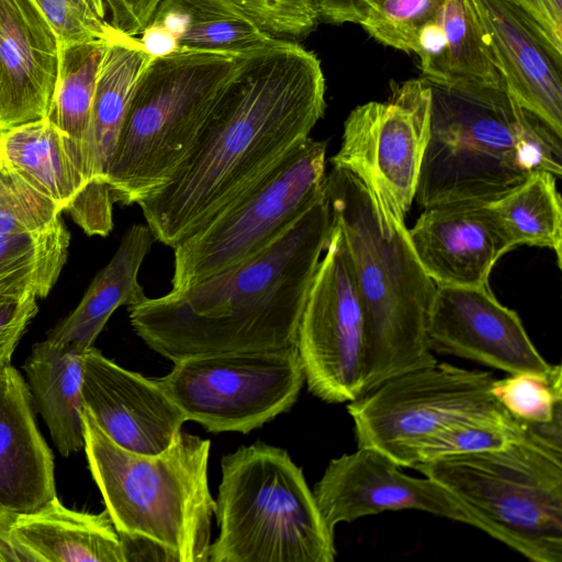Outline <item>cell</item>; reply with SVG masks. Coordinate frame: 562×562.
<instances>
[{
  "mask_svg": "<svg viewBox=\"0 0 562 562\" xmlns=\"http://www.w3.org/2000/svg\"><path fill=\"white\" fill-rule=\"evenodd\" d=\"M318 57L273 37L239 56L235 76L175 178L139 202L155 239L173 248L266 177L323 117Z\"/></svg>",
  "mask_w": 562,
  "mask_h": 562,
  "instance_id": "1",
  "label": "cell"
},
{
  "mask_svg": "<svg viewBox=\"0 0 562 562\" xmlns=\"http://www.w3.org/2000/svg\"><path fill=\"white\" fill-rule=\"evenodd\" d=\"M330 226L325 195L252 258L188 289L128 306L134 331L172 362L295 345Z\"/></svg>",
  "mask_w": 562,
  "mask_h": 562,
  "instance_id": "2",
  "label": "cell"
},
{
  "mask_svg": "<svg viewBox=\"0 0 562 562\" xmlns=\"http://www.w3.org/2000/svg\"><path fill=\"white\" fill-rule=\"evenodd\" d=\"M431 87L430 132L415 199L423 207L490 203L532 172L562 173V135L501 86Z\"/></svg>",
  "mask_w": 562,
  "mask_h": 562,
  "instance_id": "3",
  "label": "cell"
},
{
  "mask_svg": "<svg viewBox=\"0 0 562 562\" xmlns=\"http://www.w3.org/2000/svg\"><path fill=\"white\" fill-rule=\"evenodd\" d=\"M325 195L362 307L366 394L389 379L437 362L427 337L437 285L418 262L405 223L381 214L351 172L333 167Z\"/></svg>",
  "mask_w": 562,
  "mask_h": 562,
  "instance_id": "4",
  "label": "cell"
},
{
  "mask_svg": "<svg viewBox=\"0 0 562 562\" xmlns=\"http://www.w3.org/2000/svg\"><path fill=\"white\" fill-rule=\"evenodd\" d=\"M82 422L88 465L119 535L153 543L167 561L209 562L210 440L181 430L164 451L140 454L115 443L85 407Z\"/></svg>",
  "mask_w": 562,
  "mask_h": 562,
  "instance_id": "5",
  "label": "cell"
},
{
  "mask_svg": "<svg viewBox=\"0 0 562 562\" xmlns=\"http://www.w3.org/2000/svg\"><path fill=\"white\" fill-rule=\"evenodd\" d=\"M239 56L180 50L147 64L109 171L114 203L138 204L175 178L235 76Z\"/></svg>",
  "mask_w": 562,
  "mask_h": 562,
  "instance_id": "6",
  "label": "cell"
},
{
  "mask_svg": "<svg viewBox=\"0 0 562 562\" xmlns=\"http://www.w3.org/2000/svg\"><path fill=\"white\" fill-rule=\"evenodd\" d=\"M209 562H333L337 551L302 469L256 441L223 456Z\"/></svg>",
  "mask_w": 562,
  "mask_h": 562,
  "instance_id": "7",
  "label": "cell"
},
{
  "mask_svg": "<svg viewBox=\"0 0 562 562\" xmlns=\"http://www.w3.org/2000/svg\"><path fill=\"white\" fill-rule=\"evenodd\" d=\"M535 562L562 561V418L499 449L419 463Z\"/></svg>",
  "mask_w": 562,
  "mask_h": 562,
  "instance_id": "8",
  "label": "cell"
},
{
  "mask_svg": "<svg viewBox=\"0 0 562 562\" xmlns=\"http://www.w3.org/2000/svg\"><path fill=\"white\" fill-rule=\"evenodd\" d=\"M325 142L307 137L243 196L173 247L171 291L262 251L325 196Z\"/></svg>",
  "mask_w": 562,
  "mask_h": 562,
  "instance_id": "9",
  "label": "cell"
},
{
  "mask_svg": "<svg viewBox=\"0 0 562 562\" xmlns=\"http://www.w3.org/2000/svg\"><path fill=\"white\" fill-rule=\"evenodd\" d=\"M488 371L438 361L389 379L347 405L358 448L408 468L427 438L467 423L516 424L494 395Z\"/></svg>",
  "mask_w": 562,
  "mask_h": 562,
  "instance_id": "10",
  "label": "cell"
},
{
  "mask_svg": "<svg viewBox=\"0 0 562 562\" xmlns=\"http://www.w3.org/2000/svg\"><path fill=\"white\" fill-rule=\"evenodd\" d=\"M157 381L187 420L211 432L247 434L288 412L305 376L292 345L186 358Z\"/></svg>",
  "mask_w": 562,
  "mask_h": 562,
  "instance_id": "11",
  "label": "cell"
},
{
  "mask_svg": "<svg viewBox=\"0 0 562 562\" xmlns=\"http://www.w3.org/2000/svg\"><path fill=\"white\" fill-rule=\"evenodd\" d=\"M431 87L411 79L384 101L355 108L344 123L333 167L351 172L374 198L381 214L405 223L416 195L430 132Z\"/></svg>",
  "mask_w": 562,
  "mask_h": 562,
  "instance_id": "12",
  "label": "cell"
},
{
  "mask_svg": "<svg viewBox=\"0 0 562 562\" xmlns=\"http://www.w3.org/2000/svg\"><path fill=\"white\" fill-rule=\"evenodd\" d=\"M301 314L296 349L308 391L326 403L363 394L364 319L348 250L331 221Z\"/></svg>",
  "mask_w": 562,
  "mask_h": 562,
  "instance_id": "13",
  "label": "cell"
},
{
  "mask_svg": "<svg viewBox=\"0 0 562 562\" xmlns=\"http://www.w3.org/2000/svg\"><path fill=\"white\" fill-rule=\"evenodd\" d=\"M382 452L358 448L330 460L313 494L327 526L389 510L416 509L477 528L501 541L497 531L439 482L405 474Z\"/></svg>",
  "mask_w": 562,
  "mask_h": 562,
  "instance_id": "14",
  "label": "cell"
},
{
  "mask_svg": "<svg viewBox=\"0 0 562 562\" xmlns=\"http://www.w3.org/2000/svg\"><path fill=\"white\" fill-rule=\"evenodd\" d=\"M432 352L468 359L507 374H561L529 338L518 314L487 286H437L427 323Z\"/></svg>",
  "mask_w": 562,
  "mask_h": 562,
  "instance_id": "15",
  "label": "cell"
},
{
  "mask_svg": "<svg viewBox=\"0 0 562 562\" xmlns=\"http://www.w3.org/2000/svg\"><path fill=\"white\" fill-rule=\"evenodd\" d=\"M137 37L114 29L100 63L86 150L85 186L65 209L89 236L113 229L109 171L124 119L143 69L150 61Z\"/></svg>",
  "mask_w": 562,
  "mask_h": 562,
  "instance_id": "16",
  "label": "cell"
},
{
  "mask_svg": "<svg viewBox=\"0 0 562 562\" xmlns=\"http://www.w3.org/2000/svg\"><path fill=\"white\" fill-rule=\"evenodd\" d=\"M83 407L122 448L157 454L187 422L157 379L125 369L93 346L83 356Z\"/></svg>",
  "mask_w": 562,
  "mask_h": 562,
  "instance_id": "17",
  "label": "cell"
},
{
  "mask_svg": "<svg viewBox=\"0 0 562 562\" xmlns=\"http://www.w3.org/2000/svg\"><path fill=\"white\" fill-rule=\"evenodd\" d=\"M408 237L418 262L437 286H487L495 263L513 250L486 203L425 207Z\"/></svg>",
  "mask_w": 562,
  "mask_h": 562,
  "instance_id": "18",
  "label": "cell"
},
{
  "mask_svg": "<svg viewBox=\"0 0 562 562\" xmlns=\"http://www.w3.org/2000/svg\"><path fill=\"white\" fill-rule=\"evenodd\" d=\"M482 40L506 90L562 135V61L506 0H470Z\"/></svg>",
  "mask_w": 562,
  "mask_h": 562,
  "instance_id": "19",
  "label": "cell"
},
{
  "mask_svg": "<svg viewBox=\"0 0 562 562\" xmlns=\"http://www.w3.org/2000/svg\"><path fill=\"white\" fill-rule=\"evenodd\" d=\"M58 42L32 0H0V131L48 116Z\"/></svg>",
  "mask_w": 562,
  "mask_h": 562,
  "instance_id": "20",
  "label": "cell"
},
{
  "mask_svg": "<svg viewBox=\"0 0 562 562\" xmlns=\"http://www.w3.org/2000/svg\"><path fill=\"white\" fill-rule=\"evenodd\" d=\"M56 496L54 456L41 435L26 381L0 369V508L29 514Z\"/></svg>",
  "mask_w": 562,
  "mask_h": 562,
  "instance_id": "21",
  "label": "cell"
},
{
  "mask_svg": "<svg viewBox=\"0 0 562 562\" xmlns=\"http://www.w3.org/2000/svg\"><path fill=\"white\" fill-rule=\"evenodd\" d=\"M155 240L147 224L130 226L115 254L95 274L79 304L48 330L46 339L88 349L117 307H128L146 299L138 272Z\"/></svg>",
  "mask_w": 562,
  "mask_h": 562,
  "instance_id": "22",
  "label": "cell"
},
{
  "mask_svg": "<svg viewBox=\"0 0 562 562\" xmlns=\"http://www.w3.org/2000/svg\"><path fill=\"white\" fill-rule=\"evenodd\" d=\"M11 531L36 562H126L106 509L99 514L74 510L55 496L41 509L18 515Z\"/></svg>",
  "mask_w": 562,
  "mask_h": 562,
  "instance_id": "23",
  "label": "cell"
},
{
  "mask_svg": "<svg viewBox=\"0 0 562 562\" xmlns=\"http://www.w3.org/2000/svg\"><path fill=\"white\" fill-rule=\"evenodd\" d=\"M86 350L76 344H54L45 339L33 346L24 363L33 404L64 457L85 447L82 380Z\"/></svg>",
  "mask_w": 562,
  "mask_h": 562,
  "instance_id": "24",
  "label": "cell"
},
{
  "mask_svg": "<svg viewBox=\"0 0 562 562\" xmlns=\"http://www.w3.org/2000/svg\"><path fill=\"white\" fill-rule=\"evenodd\" d=\"M0 168L21 177L63 211L83 188L67 136L48 117L0 131Z\"/></svg>",
  "mask_w": 562,
  "mask_h": 562,
  "instance_id": "25",
  "label": "cell"
},
{
  "mask_svg": "<svg viewBox=\"0 0 562 562\" xmlns=\"http://www.w3.org/2000/svg\"><path fill=\"white\" fill-rule=\"evenodd\" d=\"M150 23L170 31L181 50L239 56L276 37L229 0H162Z\"/></svg>",
  "mask_w": 562,
  "mask_h": 562,
  "instance_id": "26",
  "label": "cell"
},
{
  "mask_svg": "<svg viewBox=\"0 0 562 562\" xmlns=\"http://www.w3.org/2000/svg\"><path fill=\"white\" fill-rule=\"evenodd\" d=\"M108 40L58 45V69L48 119L67 136L83 179L91 109Z\"/></svg>",
  "mask_w": 562,
  "mask_h": 562,
  "instance_id": "27",
  "label": "cell"
},
{
  "mask_svg": "<svg viewBox=\"0 0 562 562\" xmlns=\"http://www.w3.org/2000/svg\"><path fill=\"white\" fill-rule=\"evenodd\" d=\"M557 177L532 172L518 187L486 203L512 249L517 246L548 248L562 267V203Z\"/></svg>",
  "mask_w": 562,
  "mask_h": 562,
  "instance_id": "28",
  "label": "cell"
},
{
  "mask_svg": "<svg viewBox=\"0 0 562 562\" xmlns=\"http://www.w3.org/2000/svg\"><path fill=\"white\" fill-rule=\"evenodd\" d=\"M69 245L61 217L45 232L0 235V295L46 297L66 263Z\"/></svg>",
  "mask_w": 562,
  "mask_h": 562,
  "instance_id": "29",
  "label": "cell"
},
{
  "mask_svg": "<svg viewBox=\"0 0 562 562\" xmlns=\"http://www.w3.org/2000/svg\"><path fill=\"white\" fill-rule=\"evenodd\" d=\"M445 36L443 86H501L503 80L485 47L470 0H442L436 14Z\"/></svg>",
  "mask_w": 562,
  "mask_h": 562,
  "instance_id": "30",
  "label": "cell"
},
{
  "mask_svg": "<svg viewBox=\"0 0 562 562\" xmlns=\"http://www.w3.org/2000/svg\"><path fill=\"white\" fill-rule=\"evenodd\" d=\"M535 424L467 423L450 427L423 441L412 453L408 468L434 460L503 448L528 435Z\"/></svg>",
  "mask_w": 562,
  "mask_h": 562,
  "instance_id": "31",
  "label": "cell"
},
{
  "mask_svg": "<svg viewBox=\"0 0 562 562\" xmlns=\"http://www.w3.org/2000/svg\"><path fill=\"white\" fill-rule=\"evenodd\" d=\"M442 0H372L359 23L385 46L416 53L423 25L432 19Z\"/></svg>",
  "mask_w": 562,
  "mask_h": 562,
  "instance_id": "32",
  "label": "cell"
},
{
  "mask_svg": "<svg viewBox=\"0 0 562 562\" xmlns=\"http://www.w3.org/2000/svg\"><path fill=\"white\" fill-rule=\"evenodd\" d=\"M492 391L504 408L527 424H548L562 418V374H508L495 379Z\"/></svg>",
  "mask_w": 562,
  "mask_h": 562,
  "instance_id": "33",
  "label": "cell"
},
{
  "mask_svg": "<svg viewBox=\"0 0 562 562\" xmlns=\"http://www.w3.org/2000/svg\"><path fill=\"white\" fill-rule=\"evenodd\" d=\"M63 210L18 175L0 168V235L50 229Z\"/></svg>",
  "mask_w": 562,
  "mask_h": 562,
  "instance_id": "34",
  "label": "cell"
},
{
  "mask_svg": "<svg viewBox=\"0 0 562 562\" xmlns=\"http://www.w3.org/2000/svg\"><path fill=\"white\" fill-rule=\"evenodd\" d=\"M272 36L300 37L318 21L312 0H229Z\"/></svg>",
  "mask_w": 562,
  "mask_h": 562,
  "instance_id": "35",
  "label": "cell"
},
{
  "mask_svg": "<svg viewBox=\"0 0 562 562\" xmlns=\"http://www.w3.org/2000/svg\"><path fill=\"white\" fill-rule=\"evenodd\" d=\"M56 36L71 38L85 33L99 18H106L103 0H32Z\"/></svg>",
  "mask_w": 562,
  "mask_h": 562,
  "instance_id": "36",
  "label": "cell"
},
{
  "mask_svg": "<svg viewBox=\"0 0 562 562\" xmlns=\"http://www.w3.org/2000/svg\"><path fill=\"white\" fill-rule=\"evenodd\" d=\"M36 300L34 295H0V369L11 364L19 341L38 312Z\"/></svg>",
  "mask_w": 562,
  "mask_h": 562,
  "instance_id": "37",
  "label": "cell"
},
{
  "mask_svg": "<svg viewBox=\"0 0 562 562\" xmlns=\"http://www.w3.org/2000/svg\"><path fill=\"white\" fill-rule=\"evenodd\" d=\"M531 24L562 61V0H506Z\"/></svg>",
  "mask_w": 562,
  "mask_h": 562,
  "instance_id": "38",
  "label": "cell"
},
{
  "mask_svg": "<svg viewBox=\"0 0 562 562\" xmlns=\"http://www.w3.org/2000/svg\"><path fill=\"white\" fill-rule=\"evenodd\" d=\"M162 0H103L109 23L116 31L138 37L150 23Z\"/></svg>",
  "mask_w": 562,
  "mask_h": 562,
  "instance_id": "39",
  "label": "cell"
},
{
  "mask_svg": "<svg viewBox=\"0 0 562 562\" xmlns=\"http://www.w3.org/2000/svg\"><path fill=\"white\" fill-rule=\"evenodd\" d=\"M318 20L334 23L359 24L372 0H312Z\"/></svg>",
  "mask_w": 562,
  "mask_h": 562,
  "instance_id": "40",
  "label": "cell"
},
{
  "mask_svg": "<svg viewBox=\"0 0 562 562\" xmlns=\"http://www.w3.org/2000/svg\"><path fill=\"white\" fill-rule=\"evenodd\" d=\"M137 38L150 59L169 56L181 50L177 37L166 27L156 23H149Z\"/></svg>",
  "mask_w": 562,
  "mask_h": 562,
  "instance_id": "41",
  "label": "cell"
},
{
  "mask_svg": "<svg viewBox=\"0 0 562 562\" xmlns=\"http://www.w3.org/2000/svg\"><path fill=\"white\" fill-rule=\"evenodd\" d=\"M0 508V562H36L34 555L12 535V525L16 518Z\"/></svg>",
  "mask_w": 562,
  "mask_h": 562,
  "instance_id": "42",
  "label": "cell"
}]
</instances>
